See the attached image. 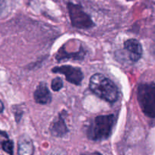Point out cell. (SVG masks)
I'll use <instances>...</instances> for the list:
<instances>
[{
    "label": "cell",
    "instance_id": "6da1fadb",
    "mask_svg": "<svg viewBox=\"0 0 155 155\" xmlns=\"http://www.w3.org/2000/svg\"><path fill=\"white\" fill-rule=\"evenodd\" d=\"M89 88L95 95L109 103H114L119 97V91L116 84L100 73L94 74L90 78Z\"/></svg>",
    "mask_w": 155,
    "mask_h": 155
},
{
    "label": "cell",
    "instance_id": "3957f363",
    "mask_svg": "<svg viewBox=\"0 0 155 155\" xmlns=\"http://www.w3.org/2000/svg\"><path fill=\"white\" fill-rule=\"evenodd\" d=\"M137 99L144 114L155 118V84H140L138 87Z\"/></svg>",
    "mask_w": 155,
    "mask_h": 155
},
{
    "label": "cell",
    "instance_id": "9c48e42d",
    "mask_svg": "<svg viewBox=\"0 0 155 155\" xmlns=\"http://www.w3.org/2000/svg\"><path fill=\"white\" fill-rule=\"evenodd\" d=\"M18 151L19 155H33L34 147L30 137L24 135L20 138L18 141Z\"/></svg>",
    "mask_w": 155,
    "mask_h": 155
},
{
    "label": "cell",
    "instance_id": "5b68a950",
    "mask_svg": "<svg viewBox=\"0 0 155 155\" xmlns=\"http://www.w3.org/2000/svg\"><path fill=\"white\" fill-rule=\"evenodd\" d=\"M52 72L60 73L65 76V78L70 83L75 85H80L83 79V74L81 69L71 65H62L54 67L51 69Z\"/></svg>",
    "mask_w": 155,
    "mask_h": 155
},
{
    "label": "cell",
    "instance_id": "7c38bea8",
    "mask_svg": "<svg viewBox=\"0 0 155 155\" xmlns=\"http://www.w3.org/2000/svg\"><path fill=\"white\" fill-rule=\"evenodd\" d=\"M48 155H67V153L63 149L57 148L51 150V152L48 153Z\"/></svg>",
    "mask_w": 155,
    "mask_h": 155
},
{
    "label": "cell",
    "instance_id": "5bb4252c",
    "mask_svg": "<svg viewBox=\"0 0 155 155\" xmlns=\"http://www.w3.org/2000/svg\"><path fill=\"white\" fill-rule=\"evenodd\" d=\"M3 110H4V105H3L2 102L0 100V113H1V112H2Z\"/></svg>",
    "mask_w": 155,
    "mask_h": 155
},
{
    "label": "cell",
    "instance_id": "ba28073f",
    "mask_svg": "<svg viewBox=\"0 0 155 155\" xmlns=\"http://www.w3.org/2000/svg\"><path fill=\"white\" fill-rule=\"evenodd\" d=\"M65 114L59 113L58 116L54 119L50 126V132L53 136L63 137L68 132L64 116Z\"/></svg>",
    "mask_w": 155,
    "mask_h": 155
},
{
    "label": "cell",
    "instance_id": "7a4b0ae2",
    "mask_svg": "<svg viewBox=\"0 0 155 155\" xmlns=\"http://www.w3.org/2000/svg\"><path fill=\"white\" fill-rule=\"evenodd\" d=\"M115 122L116 117L114 114L96 116L88 127V138L96 141L107 139L111 134Z\"/></svg>",
    "mask_w": 155,
    "mask_h": 155
},
{
    "label": "cell",
    "instance_id": "4fadbf2b",
    "mask_svg": "<svg viewBox=\"0 0 155 155\" xmlns=\"http://www.w3.org/2000/svg\"><path fill=\"white\" fill-rule=\"evenodd\" d=\"M82 155H102L101 153H100L99 152H93V153H84V154Z\"/></svg>",
    "mask_w": 155,
    "mask_h": 155
},
{
    "label": "cell",
    "instance_id": "52a82bcc",
    "mask_svg": "<svg viewBox=\"0 0 155 155\" xmlns=\"http://www.w3.org/2000/svg\"><path fill=\"white\" fill-rule=\"evenodd\" d=\"M35 101L39 104L45 105L51 103V94L48 90V86L45 82H40L36 88L33 94Z\"/></svg>",
    "mask_w": 155,
    "mask_h": 155
},
{
    "label": "cell",
    "instance_id": "277c9868",
    "mask_svg": "<svg viewBox=\"0 0 155 155\" xmlns=\"http://www.w3.org/2000/svg\"><path fill=\"white\" fill-rule=\"evenodd\" d=\"M68 8L70 19L74 27L80 29H89L95 26L91 17L84 12L81 6L69 3Z\"/></svg>",
    "mask_w": 155,
    "mask_h": 155
},
{
    "label": "cell",
    "instance_id": "30bf717a",
    "mask_svg": "<svg viewBox=\"0 0 155 155\" xmlns=\"http://www.w3.org/2000/svg\"><path fill=\"white\" fill-rule=\"evenodd\" d=\"M2 147L4 151L8 153L10 155H13L14 153V143L11 140H7V141H3L2 144Z\"/></svg>",
    "mask_w": 155,
    "mask_h": 155
},
{
    "label": "cell",
    "instance_id": "9a60e30c",
    "mask_svg": "<svg viewBox=\"0 0 155 155\" xmlns=\"http://www.w3.org/2000/svg\"><path fill=\"white\" fill-rule=\"evenodd\" d=\"M4 2H5V0H0V7H2V6L3 5Z\"/></svg>",
    "mask_w": 155,
    "mask_h": 155
},
{
    "label": "cell",
    "instance_id": "8fae6325",
    "mask_svg": "<svg viewBox=\"0 0 155 155\" xmlns=\"http://www.w3.org/2000/svg\"><path fill=\"white\" fill-rule=\"evenodd\" d=\"M51 88L54 91H60L63 88V81H62V79L59 77H57L53 79L51 81Z\"/></svg>",
    "mask_w": 155,
    "mask_h": 155
},
{
    "label": "cell",
    "instance_id": "8992f818",
    "mask_svg": "<svg viewBox=\"0 0 155 155\" xmlns=\"http://www.w3.org/2000/svg\"><path fill=\"white\" fill-rule=\"evenodd\" d=\"M124 48L129 53V58L133 62H136L142 56V46L140 42L136 39L127 40L124 43Z\"/></svg>",
    "mask_w": 155,
    "mask_h": 155
}]
</instances>
